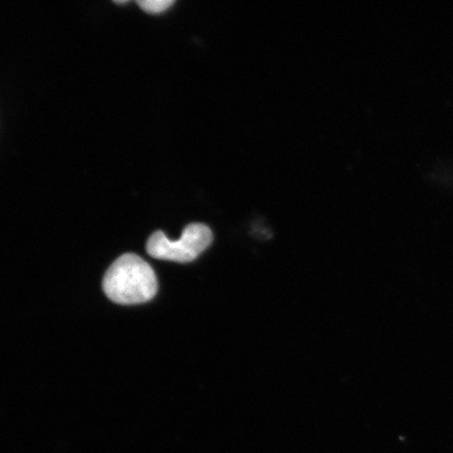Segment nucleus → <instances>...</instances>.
I'll use <instances>...</instances> for the list:
<instances>
[{
    "instance_id": "1",
    "label": "nucleus",
    "mask_w": 453,
    "mask_h": 453,
    "mask_svg": "<svg viewBox=\"0 0 453 453\" xmlns=\"http://www.w3.org/2000/svg\"><path fill=\"white\" fill-rule=\"evenodd\" d=\"M104 290L118 304L144 303L156 296L157 276L151 265L138 255L124 254L106 271Z\"/></svg>"
},
{
    "instance_id": "2",
    "label": "nucleus",
    "mask_w": 453,
    "mask_h": 453,
    "mask_svg": "<svg viewBox=\"0 0 453 453\" xmlns=\"http://www.w3.org/2000/svg\"><path fill=\"white\" fill-rule=\"evenodd\" d=\"M212 232L208 226L191 224L187 226L180 240L172 241L157 231L147 242L146 250L151 257L175 263H190L211 245Z\"/></svg>"
},
{
    "instance_id": "3",
    "label": "nucleus",
    "mask_w": 453,
    "mask_h": 453,
    "mask_svg": "<svg viewBox=\"0 0 453 453\" xmlns=\"http://www.w3.org/2000/svg\"><path fill=\"white\" fill-rule=\"evenodd\" d=\"M137 4L145 12L158 14L172 7L174 2L173 0H143V2H137Z\"/></svg>"
}]
</instances>
